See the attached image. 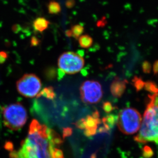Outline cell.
<instances>
[{"mask_svg":"<svg viewBox=\"0 0 158 158\" xmlns=\"http://www.w3.org/2000/svg\"><path fill=\"white\" fill-rule=\"evenodd\" d=\"M61 143L55 131L33 120L21 148L11 151L10 155L11 158H64L63 152L57 148Z\"/></svg>","mask_w":158,"mask_h":158,"instance_id":"6da1fadb","label":"cell"},{"mask_svg":"<svg viewBox=\"0 0 158 158\" xmlns=\"http://www.w3.org/2000/svg\"><path fill=\"white\" fill-rule=\"evenodd\" d=\"M134 140L138 143L151 141L158 144V103L148 102L140 131Z\"/></svg>","mask_w":158,"mask_h":158,"instance_id":"7a4b0ae2","label":"cell"},{"mask_svg":"<svg viewBox=\"0 0 158 158\" xmlns=\"http://www.w3.org/2000/svg\"><path fill=\"white\" fill-rule=\"evenodd\" d=\"M2 115L4 125L11 130H19L27 121V110L21 103H12L4 107Z\"/></svg>","mask_w":158,"mask_h":158,"instance_id":"3957f363","label":"cell"},{"mask_svg":"<svg viewBox=\"0 0 158 158\" xmlns=\"http://www.w3.org/2000/svg\"><path fill=\"white\" fill-rule=\"evenodd\" d=\"M141 121V115L136 109L127 107L120 112L117 123L124 134L132 135L139 131Z\"/></svg>","mask_w":158,"mask_h":158,"instance_id":"277c9868","label":"cell"},{"mask_svg":"<svg viewBox=\"0 0 158 158\" xmlns=\"http://www.w3.org/2000/svg\"><path fill=\"white\" fill-rule=\"evenodd\" d=\"M85 60L78 54L69 51L61 54L58 60L59 69L64 73L74 74L82 70Z\"/></svg>","mask_w":158,"mask_h":158,"instance_id":"5b68a950","label":"cell"},{"mask_svg":"<svg viewBox=\"0 0 158 158\" xmlns=\"http://www.w3.org/2000/svg\"><path fill=\"white\" fill-rule=\"evenodd\" d=\"M42 88V82L34 74H26L17 82V89L19 94L27 98H33L38 95Z\"/></svg>","mask_w":158,"mask_h":158,"instance_id":"8992f818","label":"cell"},{"mask_svg":"<svg viewBox=\"0 0 158 158\" xmlns=\"http://www.w3.org/2000/svg\"><path fill=\"white\" fill-rule=\"evenodd\" d=\"M81 99L84 103L94 104L100 102L103 96L101 84L94 80L85 81L80 87Z\"/></svg>","mask_w":158,"mask_h":158,"instance_id":"52a82bcc","label":"cell"},{"mask_svg":"<svg viewBox=\"0 0 158 158\" xmlns=\"http://www.w3.org/2000/svg\"><path fill=\"white\" fill-rule=\"evenodd\" d=\"M128 81L127 79L121 80L119 77H116L110 85V91L115 98H120L125 92Z\"/></svg>","mask_w":158,"mask_h":158,"instance_id":"ba28073f","label":"cell"},{"mask_svg":"<svg viewBox=\"0 0 158 158\" xmlns=\"http://www.w3.org/2000/svg\"><path fill=\"white\" fill-rule=\"evenodd\" d=\"M85 119V134L87 137L93 136L97 133V128L101 120L99 118H94L92 116H88Z\"/></svg>","mask_w":158,"mask_h":158,"instance_id":"9c48e42d","label":"cell"},{"mask_svg":"<svg viewBox=\"0 0 158 158\" xmlns=\"http://www.w3.org/2000/svg\"><path fill=\"white\" fill-rule=\"evenodd\" d=\"M103 126L99 128L100 133H109L116 123V118L113 115H107L102 119Z\"/></svg>","mask_w":158,"mask_h":158,"instance_id":"30bf717a","label":"cell"},{"mask_svg":"<svg viewBox=\"0 0 158 158\" xmlns=\"http://www.w3.org/2000/svg\"><path fill=\"white\" fill-rule=\"evenodd\" d=\"M50 22L47 19L43 17L37 18L33 21V28L36 31L42 32L48 28Z\"/></svg>","mask_w":158,"mask_h":158,"instance_id":"8fae6325","label":"cell"},{"mask_svg":"<svg viewBox=\"0 0 158 158\" xmlns=\"http://www.w3.org/2000/svg\"><path fill=\"white\" fill-rule=\"evenodd\" d=\"M49 14L51 15H58L61 12V6L59 3L54 0H51L47 5Z\"/></svg>","mask_w":158,"mask_h":158,"instance_id":"7c38bea8","label":"cell"},{"mask_svg":"<svg viewBox=\"0 0 158 158\" xmlns=\"http://www.w3.org/2000/svg\"><path fill=\"white\" fill-rule=\"evenodd\" d=\"M78 42L80 46L84 49H88L92 46L93 40L90 36L88 35H83L79 37Z\"/></svg>","mask_w":158,"mask_h":158,"instance_id":"4fadbf2b","label":"cell"},{"mask_svg":"<svg viewBox=\"0 0 158 158\" xmlns=\"http://www.w3.org/2000/svg\"><path fill=\"white\" fill-rule=\"evenodd\" d=\"M72 35L75 39H78L84 31V27L79 24H76L71 27Z\"/></svg>","mask_w":158,"mask_h":158,"instance_id":"5bb4252c","label":"cell"},{"mask_svg":"<svg viewBox=\"0 0 158 158\" xmlns=\"http://www.w3.org/2000/svg\"><path fill=\"white\" fill-rule=\"evenodd\" d=\"M145 89L149 92L155 94L158 93V87L157 84L152 81H148L145 82Z\"/></svg>","mask_w":158,"mask_h":158,"instance_id":"9a60e30c","label":"cell"},{"mask_svg":"<svg viewBox=\"0 0 158 158\" xmlns=\"http://www.w3.org/2000/svg\"><path fill=\"white\" fill-rule=\"evenodd\" d=\"M132 83L137 92H139L144 87L145 82L141 78L135 76L132 79Z\"/></svg>","mask_w":158,"mask_h":158,"instance_id":"2e32d148","label":"cell"},{"mask_svg":"<svg viewBox=\"0 0 158 158\" xmlns=\"http://www.w3.org/2000/svg\"><path fill=\"white\" fill-rule=\"evenodd\" d=\"M45 96L48 98H53L55 97V93L54 92L53 89L52 87H47L44 89L40 93H39L38 96Z\"/></svg>","mask_w":158,"mask_h":158,"instance_id":"e0dca14e","label":"cell"},{"mask_svg":"<svg viewBox=\"0 0 158 158\" xmlns=\"http://www.w3.org/2000/svg\"><path fill=\"white\" fill-rule=\"evenodd\" d=\"M142 71L145 74H149L152 71V64L149 61L145 60L142 64Z\"/></svg>","mask_w":158,"mask_h":158,"instance_id":"ac0fdd59","label":"cell"},{"mask_svg":"<svg viewBox=\"0 0 158 158\" xmlns=\"http://www.w3.org/2000/svg\"><path fill=\"white\" fill-rule=\"evenodd\" d=\"M154 155L152 149L148 146H145L143 148V157L146 158H151Z\"/></svg>","mask_w":158,"mask_h":158,"instance_id":"d6986e66","label":"cell"},{"mask_svg":"<svg viewBox=\"0 0 158 158\" xmlns=\"http://www.w3.org/2000/svg\"><path fill=\"white\" fill-rule=\"evenodd\" d=\"M102 109L106 113H110V112H112V110H113L114 108L113 106H112L110 102H106L103 103V106H102Z\"/></svg>","mask_w":158,"mask_h":158,"instance_id":"ffe728a7","label":"cell"},{"mask_svg":"<svg viewBox=\"0 0 158 158\" xmlns=\"http://www.w3.org/2000/svg\"><path fill=\"white\" fill-rule=\"evenodd\" d=\"M76 127L81 130H85V119L82 118L79 120L75 123Z\"/></svg>","mask_w":158,"mask_h":158,"instance_id":"44dd1931","label":"cell"},{"mask_svg":"<svg viewBox=\"0 0 158 158\" xmlns=\"http://www.w3.org/2000/svg\"><path fill=\"white\" fill-rule=\"evenodd\" d=\"M7 53L5 51H0V64L4 63L7 58Z\"/></svg>","mask_w":158,"mask_h":158,"instance_id":"7402d4cb","label":"cell"},{"mask_svg":"<svg viewBox=\"0 0 158 158\" xmlns=\"http://www.w3.org/2000/svg\"><path fill=\"white\" fill-rule=\"evenodd\" d=\"M75 5L74 0H67L66 2V6L68 8H72Z\"/></svg>","mask_w":158,"mask_h":158,"instance_id":"603a6c76","label":"cell"},{"mask_svg":"<svg viewBox=\"0 0 158 158\" xmlns=\"http://www.w3.org/2000/svg\"><path fill=\"white\" fill-rule=\"evenodd\" d=\"M40 43V40L35 37H33L31 39V45L32 46H36L37 45H39Z\"/></svg>","mask_w":158,"mask_h":158,"instance_id":"cb8c5ba5","label":"cell"},{"mask_svg":"<svg viewBox=\"0 0 158 158\" xmlns=\"http://www.w3.org/2000/svg\"><path fill=\"white\" fill-rule=\"evenodd\" d=\"M152 69H153L154 75H157L158 74V60L155 61Z\"/></svg>","mask_w":158,"mask_h":158,"instance_id":"d4e9b609","label":"cell"},{"mask_svg":"<svg viewBox=\"0 0 158 158\" xmlns=\"http://www.w3.org/2000/svg\"><path fill=\"white\" fill-rule=\"evenodd\" d=\"M106 19H105V17L102 18L101 21H98V22L97 23V26L98 27H103L104 26H105L106 24Z\"/></svg>","mask_w":158,"mask_h":158,"instance_id":"484cf974","label":"cell"},{"mask_svg":"<svg viewBox=\"0 0 158 158\" xmlns=\"http://www.w3.org/2000/svg\"><path fill=\"white\" fill-rule=\"evenodd\" d=\"M72 133V130L71 128H67L64 129V136H68L69 135H71Z\"/></svg>","mask_w":158,"mask_h":158,"instance_id":"4316f807","label":"cell"},{"mask_svg":"<svg viewBox=\"0 0 158 158\" xmlns=\"http://www.w3.org/2000/svg\"><path fill=\"white\" fill-rule=\"evenodd\" d=\"M92 116L94 117V118H99V113L98 111H97V110L95 111V112L93 113Z\"/></svg>","mask_w":158,"mask_h":158,"instance_id":"83f0119b","label":"cell"},{"mask_svg":"<svg viewBox=\"0 0 158 158\" xmlns=\"http://www.w3.org/2000/svg\"><path fill=\"white\" fill-rule=\"evenodd\" d=\"M66 35L68 36V37H71V36H72L71 31V30H67L66 31Z\"/></svg>","mask_w":158,"mask_h":158,"instance_id":"f1b7e54d","label":"cell"},{"mask_svg":"<svg viewBox=\"0 0 158 158\" xmlns=\"http://www.w3.org/2000/svg\"><path fill=\"white\" fill-rule=\"evenodd\" d=\"M77 54H78L81 56H83L84 55V51L83 50H79Z\"/></svg>","mask_w":158,"mask_h":158,"instance_id":"f546056e","label":"cell"}]
</instances>
